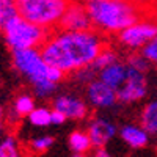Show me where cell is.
I'll return each mask as SVG.
<instances>
[{
	"mask_svg": "<svg viewBox=\"0 0 157 157\" xmlns=\"http://www.w3.org/2000/svg\"><path fill=\"white\" fill-rule=\"evenodd\" d=\"M11 52L14 68L29 80L36 98L49 99L57 93L58 83L66 77V74L55 66H50L44 60L41 49L33 47Z\"/></svg>",
	"mask_w": 157,
	"mask_h": 157,
	"instance_id": "obj_2",
	"label": "cell"
},
{
	"mask_svg": "<svg viewBox=\"0 0 157 157\" xmlns=\"http://www.w3.org/2000/svg\"><path fill=\"white\" fill-rule=\"evenodd\" d=\"M120 60V54L113 49V47H110L109 44L104 47L101 52H99V55L94 58V61L91 63V66H93L98 72L101 71V69H104L105 66H109L110 63H115V61H118ZM99 75V74H98Z\"/></svg>",
	"mask_w": 157,
	"mask_h": 157,
	"instance_id": "obj_18",
	"label": "cell"
},
{
	"mask_svg": "<svg viewBox=\"0 0 157 157\" xmlns=\"http://www.w3.org/2000/svg\"><path fill=\"white\" fill-rule=\"evenodd\" d=\"M80 2H83V3H88V2H94V0H80Z\"/></svg>",
	"mask_w": 157,
	"mask_h": 157,
	"instance_id": "obj_28",
	"label": "cell"
},
{
	"mask_svg": "<svg viewBox=\"0 0 157 157\" xmlns=\"http://www.w3.org/2000/svg\"><path fill=\"white\" fill-rule=\"evenodd\" d=\"M3 115H5V113H3V109L0 107V121H3Z\"/></svg>",
	"mask_w": 157,
	"mask_h": 157,
	"instance_id": "obj_27",
	"label": "cell"
},
{
	"mask_svg": "<svg viewBox=\"0 0 157 157\" xmlns=\"http://www.w3.org/2000/svg\"><path fill=\"white\" fill-rule=\"evenodd\" d=\"M86 132L91 138L93 148H102V146H107L109 143L116 137L118 127L112 120H109V118L94 116L88 121Z\"/></svg>",
	"mask_w": 157,
	"mask_h": 157,
	"instance_id": "obj_11",
	"label": "cell"
},
{
	"mask_svg": "<svg viewBox=\"0 0 157 157\" xmlns=\"http://www.w3.org/2000/svg\"><path fill=\"white\" fill-rule=\"evenodd\" d=\"M54 143H55V138L52 135H39V137H35L33 140L29 141L27 148L33 154H44L49 149H52Z\"/></svg>",
	"mask_w": 157,
	"mask_h": 157,
	"instance_id": "obj_20",
	"label": "cell"
},
{
	"mask_svg": "<svg viewBox=\"0 0 157 157\" xmlns=\"http://www.w3.org/2000/svg\"><path fill=\"white\" fill-rule=\"evenodd\" d=\"M50 120H52V126H63L64 123L68 121V118L64 116L63 112H60V110H57V109H52Z\"/></svg>",
	"mask_w": 157,
	"mask_h": 157,
	"instance_id": "obj_24",
	"label": "cell"
},
{
	"mask_svg": "<svg viewBox=\"0 0 157 157\" xmlns=\"http://www.w3.org/2000/svg\"><path fill=\"white\" fill-rule=\"evenodd\" d=\"M120 138L130 149H145L149 143V132L141 124H127L121 127Z\"/></svg>",
	"mask_w": 157,
	"mask_h": 157,
	"instance_id": "obj_12",
	"label": "cell"
},
{
	"mask_svg": "<svg viewBox=\"0 0 157 157\" xmlns=\"http://www.w3.org/2000/svg\"><path fill=\"white\" fill-rule=\"evenodd\" d=\"M16 16H19L16 2H10V0H0V32H2Z\"/></svg>",
	"mask_w": 157,
	"mask_h": 157,
	"instance_id": "obj_19",
	"label": "cell"
},
{
	"mask_svg": "<svg viewBox=\"0 0 157 157\" xmlns=\"http://www.w3.org/2000/svg\"><path fill=\"white\" fill-rule=\"evenodd\" d=\"M69 3L71 0H16L19 14L47 32L58 29Z\"/></svg>",
	"mask_w": 157,
	"mask_h": 157,
	"instance_id": "obj_4",
	"label": "cell"
},
{
	"mask_svg": "<svg viewBox=\"0 0 157 157\" xmlns=\"http://www.w3.org/2000/svg\"><path fill=\"white\" fill-rule=\"evenodd\" d=\"M52 109L63 112L64 116L71 121H85L90 116V104L72 93L57 94L52 101Z\"/></svg>",
	"mask_w": 157,
	"mask_h": 157,
	"instance_id": "obj_9",
	"label": "cell"
},
{
	"mask_svg": "<svg viewBox=\"0 0 157 157\" xmlns=\"http://www.w3.org/2000/svg\"><path fill=\"white\" fill-rule=\"evenodd\" d=\"M35 99L30 94H19L13 104V116L14 118H22V116H29V113L35 109Z\"/></svg>",
	"mask_w": 157,
	"mask_h": 157,
	"instance_id": "obj_17",
	"label": "cell"
},
{
	"mask_svg": "<svg viewBox=\"0 0 157 157\" xmlns=\"http://www.w3.org/2000/svg\"><path fill=\"white\" fill-rule=\"evenodd\" d=\"M2 33L5 38V43L11 50H21V49L41 47L50 32L27 21L19 14L2 30Z\"/></svg>",
	"mask_w": 157,
	"mask_h": 157,
	"instance_id": "obj_5",
	"label": "cell"
},
{
	"mask_svg": "<svg viewBox=\"0 0 157 157\" xmlns=\"http://www.w3.org/2000/svg\"><path fill=\"white\" fill-rule=\"evenodd\" d=\"M126 64L130 66V68H134V69H137V71L145 72V74H148L149 69H151V63L140 54V50L130 52V54L126 57Z\"/></svg>",
	"mask_w": 157,
	"mask_h": 157,
	"instance_id": "obj_22",
	"label": "cell"
},
{
	"mask_svg": "<svg viewBox=\"0 0 157 157\" xmlns=\"http://www.w3.org/2000/svg\"><path fill=\"white\" fill-rule=\"evenodd\" d=\"M10 2H16V0H10Z\"/></svg>",
	"mask_w": 157,
	"mask_h": 157,
	"instance_id": "obj_30",
	"label": "cell"
},
{
	"mask_svg": "<svg viewBox=\"0 0 157 157\" xmlns=\"http://www.w3.org/2000/svg\"><path fill=\"white\" fill-rule=\"evenodd\" d=\"M140 124L145 127L149 135L157 134V99L148 102L140 112Z\"/></svg>",
	"mask_w": 157,
	"mask_h": 157,
	"instance_id": "obj_15",
	"label": "cell"
},
{
	"mask_svg": "<svg viewBox=\"0 0 157 157\" xmlns=\"http://www.w3.org/2000/svg\"><path fill=\"white\" fill-rule=\"evenodd\" d=\"M116 93H118V102L124 104V105H130V104H137V102L143 101L148 94L146 74L127 66L126 80L116 90Z\"/></svg>",
	"mask_w": 157,
	"mask_h": 157,
	"instance_id": "obj_7",
	"label": "cell"
},
{
	"mask_svg": "<svg viewBox=\"0 0 157 157\" xmlns=\"http://www.w3.org/2000/svg\"><path fill=\"white\" fill-rule=\"evenodd\" d=\"M94 155L96 157H109L110 152L107 151V146H102V148H94Z\"/></svg>",
	"mask_w": 157,
	"mask_h": 157,
	"instance_id": "obj_26",
	"label": "cell"
},
{
	"mask_svg": "<svg viewBox=\"0 0 157 157\" xmlns=\"http://www.w3.org/2000/svg\"><path fill=\"white\" fill-rule=\"evenodd\" d=\"M58 29L72 30V32L93 29V24H91V17H90L86 3L80 2V0H71V3L68 5L64 14L61 16Z\"/></svg>",
	"mask_w": 157,
	"mask_h": 157,
	"instance_id": "obj_10",
	"label": "cell"
},
{
	"mask_svg": "<svg viewBox=\"0 0 157 157\" xmlns=\"http://www.w3.org/2000/svg\"><path fill=\"white\" fill-rule=\"evenodd\" d=\"M135 3H138L140 6H143L146 11L151 8H157V0H134Z\"/></svg>",
	"mask_w": 157,
	"mask_h": 157,
	"instance_id": "obj_25",
	"label": "cell"
},
{
	"mask_svg": "<svg viewBox=\"0 0 157 157\" xmlns=\"http://www.w3.org/2000/svg\"><path fill=\"white\" fill-rule=\"evenodd\" d=\"M50 115H52V109H49V107H35V109L29 113L27 120H29L30 126L44 129V127L52 126Z\"/></svg>",
	"mask_w": 157,
	"mask_h": 157,
	"instance_id": "obj_16",
	"label": "cell"
},
{
	"mask_svg": "<svg viewBox=\"0 0 157 157\" xmlns=\"http://www.w3.org/2000/svg\"><path fill=\"white\" fill-rule=\"evenodd\" d=\"M21 155V146L14 135H5L0 140V157H17Z\"/></svg>",
	"mask_w": 157,
	"mask_h": 157,
	"instance_id": "obj_21",
	"label": "cell"
},
{
	"mask_svg": "<svg viewBox=\"0 0 157 157\" xmlns=\"http://www.w3.org/2000/svg\"><path fill=\"white\" fill-rule=\"evenodd\" d=\"M2 129H3V121H0V132H2Z\"/></svg>",
	"mask_w": 157,
	"mask_h": 157,
	"instance_id": "obj_29",
	"label": "cell"
},
{
	"mask_svg": "<svg viewBox=\"0 0 157 157\" xmlns=\"http://www.w3.org/2000/svg\"><path fill=\"white\" fill-rule=\"evenodd\" d=\"M140 54L151 63V66H155L157 64V36L152 38L151 41H148L140 49Z\"/></svg>",
	"mask_w": 157,
	"mask_h": 157,
	"instance_id": "obj_23",
	"label": "cell"
},
{
	"mask_svg": "<svg viewBox=\"0 0 157 157\" xmlns=\"http://www.w3.org/2000/svg\"><path fill=\"white\" fill-rule=\"evenodd\" d=\"M93 29L104 36H116L123 29L146 14L134 0H94L86 3Z\"/></svg>",
	"mask_w": 157,
	"mask_h": 157,
	"instance_id": "obj_3",
	"label": "cell"
},
{
	"mask_svg": "<svg viewBox=\"0 0 157 157\" xmlns=\"http://www.w3.org/2000/svg\"><path fill=\"white\" fill-rule=\"evenodd\" d=\"M105 46V36L94 29L80 32L55 29L39 49L50 66L58 68L68 75L91 64Z\"/></svg>",
	"mask_w": 157,
	"mask_h": 157,
	"instance_id": "obj_1",
	"label": "cell"
},
{
	"mask_svg": "<svg viewBox=\"0 0 157 157\" xmlns=\"http://www.w3.org/2000/svg\"><path fill=\"white\" fill-rule=\"evenodd\" d=\"M68 148H69L71 154H74V155H85L91 149H94L88 132L86 130H82V129H77V130H74V132L69 134Z\"/></svg>",
	"mask_w": 157,
	"mask_h": 157,
	"instance_id": "obj_14",
	"label": "cell"
},
{
	"mask_svg": "<svg viewBox=\"0 0 157 157\" xmlns=\"http://www.w3.org/2000/svg\"><path fill=\"white\" fill-rule=\"evenodd\" d=\"M86 102L90 107L98 109V110H107L112 109L118 104V93L116 90L102 82L99 77L93 78L86 83Z\"/></svg>",
	"mask_w": 157,
	"mask_h": 157,
	"instance_id": "obj_8",
	"label": "cell"
},
{
	"mask_svg": "<svg viewBox=\"0 0 157 157\" xmlns=\"http://www.w3.org/2000/svg\"><path fill=\"white\" fill-rule=\"evenodd\" d=\"M155 36H157V17L145 14L134 24H130L129 27L123 29L115 38L118 46H121L129 52H134L140 50Z\"/></svg>",
	"mask_w": 157,
	"mask_h": 157,
	"instance_id": "obj_6",
	"label": "cell"
},
{
	"mask_svg": "<svg viewBox=\"0 0 157 157\" xmlns=\"http://www.w3.org/2000/svg\"><path fill=\"white\" fill-rule=\"evenodd\" d=\"M126 75H127V64L126 61L118 60L115 63H110L109 66H105L104 69L99 71V78L102 82H105L107 85H110L112 88L118 90L123 82L126 80Z\"/></svg>",
	"mask_w": 157,
	"mask_h": 157,
	"instance_id": "obj_13",
	"label": "cell"
}]
</instances>
